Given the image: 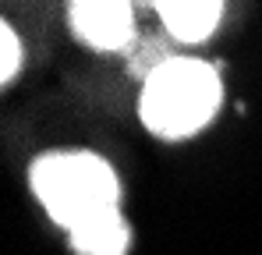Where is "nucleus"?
<instances>
[{
	"label": "nucleus",
	"mask_w": 262,
	"mask_h": 255,
	"mask_svg": "<svg viewBox=\"0 0 262 255\" xmlns=\"http://www.w3.org/2000/svg\"><path fill=\"white\" fill-rule=\"evenodd\" d=\"M71 29L96 50H121L131 39L135 14L124 0H82L71 4Z\"/></svg>",
	"instance_id": "3"
},
{
	"label": "nucleus",
	"mask_w": 262,
	"mask_h": 255,
	"mask_svg": "<svg viewBox=\"0 0 262 255\" xmlns=\"http://www.w3.org/2000/svg\"><path fill=\"white\" fill-rule=\"evenodd\" d=\"M128 245H131V230L121 209H110L71 230V248L78 255H124Z\"/></svg>",
	"instance_id": "5"
},
{
	"label": "nucleus",
	"mask_w": 262,
	"mask_h": 255,
	"mask_svg": "<svg viewBox=\"0 0 262 255\" xmlns=\"http://www.w3.org/2000/svg\"><path fill=\"white\" fill-rule=\"evenodd\" d=\"M21 60H25L21 39L14 36L11 25H0V82H4V85L21 71Z\"/></svg>",
	"instance_id": "6"
},
{
	"label": "nucleus",
	"mask_w": 262,
	"mask_h": 255,
	"mask_svg": "<svg viewBox=\"0 0 262 255\" xmlns=\"http://www.w3.org/2000/svg\"><path fill=\"white\" fill-rule=\"evenodd\" d=\"M32 192L53 223L68 234L117 209L121 184L114 167L96 153H50L32 167Z\"/></svg>",
	"instance_id": "2"
},
{
	"label": "nucleus",
	"mask_w": 262,
	"mask_h": 255,
	"mask_svg": "<svg viewBox=\"0 0 262 255\" xmlns=\"http://www.w3.org/2000/svg\"><path fill=\"white\" fill-rule=\"evenodd\" d=\"M220 96H223V82L216 68H209L206 60L174 57L156 64L152 75L145 78L138 114L152 135L177 142V138L199 135L216 117Z\"/></svg>",
	"instance_id": "1"
},
{
	"label": "nucleus",
	"mask_w": 262,
	"mask_h": 255,
	"mask_svg": "<svg viewBox=\"0 0 262 255\" xmlns=\"http://www.w3.org/2000/svg\"><path fill=\"white\" fill-rule=\"evenodd\" d=\"M156 11L167 32L181 42H202L223 22L220 0H167V4H156Z\"/></svg>",
	"instance_id": "4"
}]
</instances>
